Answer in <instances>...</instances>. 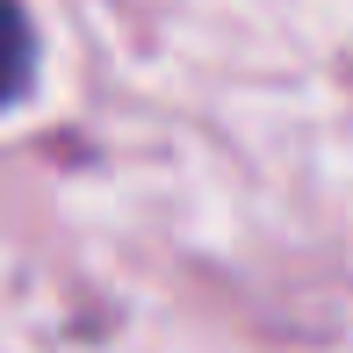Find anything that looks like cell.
Returning a JSON list of instances; mask_svg holds the SVG:
<instances>
[{"label":"cell","mask_w":353,"mask_h":353,"mask_svg":"<svg viewBox=\"0 0 353 353\" xmlns=\"http://www.w3.org/2000/svg\"><path fill=\"white\" fill-rule=\"evenodd\" d=\"M8 29H14V79H8V94L29 101V87H37V29H29V8H22V0L8 8Z\"/></svg>","instance_id":"6da1fadb"}]
</instances>
